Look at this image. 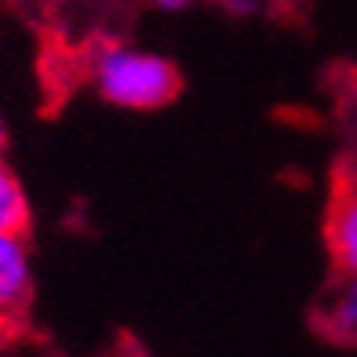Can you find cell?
<instances>
[{
  "instance_id": "cell-1",
  "label": "cell",
  "mask_w": 357,
  "mask_h": 357,
  "mask_svg": "<svg viewBox=\"0 0 357 357\" xmlns=\"http://www.w3.org/2000/svg\"><path fill=\"white\" fill-rule=\"evenodd\" d=\"M91 84L102 102L146 113L175 102L183 91V77L165 55L128 44H102L91 55Z\"/></svg>"
},
{
  "instance_id": "cell-2",
  "label": "cell",
  "mask_w": 357,
  "mask_h": 357,
  "mask_svg": "<svg viewBox=\"0 0 357 357\" xmlns=\"http://www.w3.org/2000/svg\"><path fill=\"white\" fill-rule=\"evenodd\" d=\"M324 245L339 278H357V183H339L328 201Z\"/></svg>"
},
{
  "instance_id": "cell-4",
  "label": "cell",
  "mask_w": 357,
  "mask_h": 357,
  "mask_svg": "<svg viewBox=\"0 0 357 357\" xmlns=\"http://www.w3.org/2000/svg\"><path fill=\"white\" fill-rule=\"evenodd\" d=\"M321 332L328 335L332 343L357 347V278H343L339 288L332 291V299L324 303Z\"/></svg>"
},
{
  "instance_id": "cell-3",
  "label": "cell",
  "mask_w": 357,
  "mask_h": 357,
  "mask_svg": "<svg viewBox=\"0 0 357 357\" xmlns=\"http://www.w3.org/2000/svg\"><path fill=\"white\" fill-rule=\"evenodd\" d=\"M33 291L26 234H0V317H19Z\"/></svg>"
},
{
  "instance_id": "cell-6",
  "label": "cell",
  "mask_w": 357,
  "mask_h": 357,
  "mask_svg": "<svg viewBox=\"0 0 357 357\" xmlns=\"http://www.w3.org/2000/svg\"><path fill=\"white\" fill-rule=\"evenodd\" d=\"M153 4H157L160 11H186L190 0H153Z\"/></svg>"
},
{
  "instance_id": "cell-7",
  "label": "cell",
  "mask_w": 357,
  "mask_h": 357,
  "mask_svg": "<svg viewBox=\"0 0 357 357\" xmlns=\"http://www.w3.org/2000/svg\"><path fill=\"white\" fill-rule=\"evenodd\" d=\"M4 146H8V128H4V121H0V153H4Z\"/></svg>"
},
{
  "instance_id": "cell-5",
  "label": "cell",
  "mask_w": 357,
  "mask_h": 357,
  "mask_svg": "<svg viewBox=\"0 0 357 357\" xmlns=\"http://www.w3.org/2000/svg\"><path fill=\"white\" fill-rule=\"evenodd\" d=\"M29 197L4 160H0V234H26L29 230Z\"/></svg>"
}]
</instances>
